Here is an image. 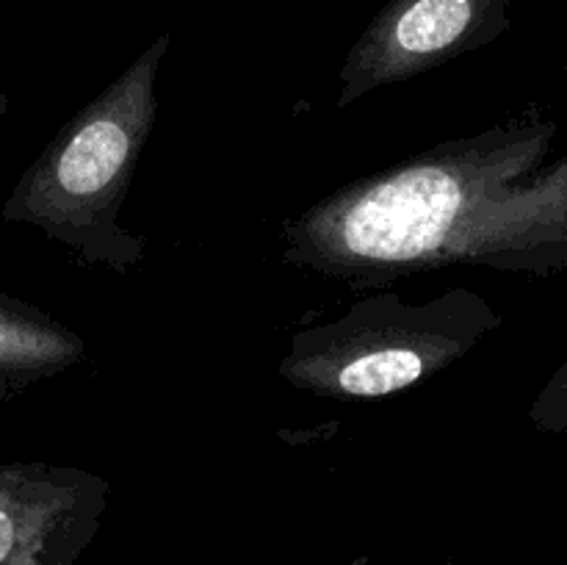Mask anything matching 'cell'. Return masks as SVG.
<instances>
[{
  "mask_svg": "<svg viewBox=\"0 0 567 565\" xmlns=\"http://www.w3.org/2000/svg\"><path fill=\"white\" fill-rule=\"evenodd\" d=\"M111 485L75 465H0V565H81Z\"/></svg>",
  "mask_w": 567,
  "mask_h": 565,
  "instance_id": "277c9868",
  "label": "cell"
},
{
  "mask_svg": "<svg viewBox=\"0 0 567 565\" xmlns=\"http://www.w3.org/2000/svg\"><path fill=\"white\" fill-rule=\"evenodd\" d=\"M6 109H9V97H6V94H0V116L6 114Z\"/></svg>",
  "mask_w": 567,
  "mask_h": 565,
  "instance_id": "ba28073f",
  "label": "cell"
},
{
  "mask_svg": "<svg viewBox=\"0 0 567 565\" xmlns=\"http://www.w3.org/2000/svg\"><path fill=\"white\" fill-rule=\"evenodd\" d=\"M482 294L454 286L430 302L393 291L354 302L338 319L293 332L277 374L330 402H369L432 380L502 327Z\"/></svg>",
  "mask_w": 567,
  "mask_h": 565,
  "instance_id": "3957f363",
  "label": "cell"
},
{
  "mask_svg": "<svg viewBox=\"0 0 567 565\" xmlns=\"http://www.w3.org/2000/svg\"><path fill=\"white\" fill-rule=\"evenodd\" d=\"M89 355L86 341L33 305L0 294V393L59 377Z\"/></svg>",
  "mask_w": 567,
  "mask_h": 565,
  "instance_id": "8992f818",
  "label": "cell"
},
{
  "mask_svg": "<svg viewBox=\"0 0 567 565\" xmlns=\"http://www.w3.org/2000/svg\"><path fill=\"white\" fill-rule=\"evenodd\" d=\"M557 120L520 111L474 136L358 177L282 222V260L363 291L446 266L567 269V150Z\"/></svg>",
  "mask_w": 567,
  "mask_h": 565,
  "instance_id": "6da1fadb",
  "label": "cell"
},
{
  "mask_svg": "<svg viewBox=\"0 0 567 565\" xmlns=\"http://www.w3.org/2000/svg\"><path fill=\"white\" fill-rule=\"evenodd\" d=\"M526 415L540 432L567 435V360L548 377Z\"/></svg>",
  "mask_w": 567,
  "mask_h": 565,
  "instance_id": "52a82bcc",
  "label": "cell"
},
{
  "mask_svg": "<svg viewBox=\"0 0 567 565\" xmlns=\"http://www.w3.org/2000/svg\"><path fill=\"white\" fill-rule=\"evenodd\" d=\"M169 39H158L114 83L59 127L28 166L3 208L83 264L125 277L147 255V238L120 225V210L158 120V70Z\"/></svg>",
  "mask_w": 567,
  "mask_h": 565,
  "instance_id": "7a4b0ae2",
  "label": "cell"
},
{
  "mask_svg": "<svg viewBox=\"0 0 567 565\" xmlns=\"http://www.w3.org/2000/svg\"><path fill=\"white\" fill-rule=\"evenodd\" d=\"M502 28V0H399L349 53L336 105L349 109L380 86L410 81Z\"/></svg>",
  "mask_w": 567,
  "mask_h": 565,
  "instance_id": "5b68a950",
  "label": "cell"
},
{
  "mask_svg": "<svg viewBox=\"0 0 567 565\" xmlns=\"http://www.w3.org/2000/svg\"><path fill=\"white\" fill-rule=\"evenodd\" d=\"M352 565H369V559H365V557H360V559H354Z\"/></svg>",
  "mask_w": 567,
  "mask_h": 565,
  "instance_id": "9c48e42d",
  "label": "cell"
}]
</instances>
